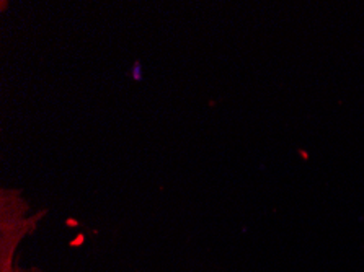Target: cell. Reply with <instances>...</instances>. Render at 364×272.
<instances>
[{
    "instance_id": "7a4b0ae2",
    "label": "cell",
    "mask_w": 364,
    "mask_h": 272,
    "mask_svg": "<svg viewBox=\"0 0 364 272\" xmlns=\"http://www.w3.org/2000/svg\"><path fill=\"white\" fill-rule=\"evenodd\" d=\"M12 272H46V271H43L40 268H23V266L18 264Z\"/></svg>"
},
{
    "instance_id": "6da1fadb",
    "label": "cell",
    "mask_w": 364,
    "mask_h": 272,
    "mask_svg": "<svg viewBox=\"0 0 364 272\" xmlns=\"http://www.w3.org/2000/svg\"><path fill=\"white\" fill-rule=\"evenodd\" d=\"M44 214H38L21 190L0 187V272H12L18 249Z\"/></svg>"
}]
</instances>
